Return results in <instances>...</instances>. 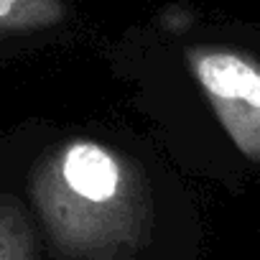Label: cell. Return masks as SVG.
<instances>
[{
    "label": "cell",
    "instance_id": "2",
    "mask_svg": "<svg viewBox=\"0 0 260 260\" xmlns=\"http://www.w3.org/2000/svg\"><path fill=\"white\" fill-rule=\"evenodd\" d=\"M64 179L79 197L105 202L117 191L120 171L105 148L94 143H74L64 156Z\"/></svg>",
    "mask_w": 260,
    "mask_h": 260
},
{
    "label": "cell",
    "instance_id": "1",
    "mask_svg": "<svg viewBox=\"0 0 260 260\" xmlns=\"http://www.w3.org/2000/svg\"><path fill=\"white\" fill-rule=\"evenodd\" d=\"M191 61L232 141L260 161V67L227 51H204Z\"/></svg>",
    "mask_w": 260,
    "mask_h": 260
},
{
    "label": "cell",
    "instance_id": "3",
    "mask_svg": "<svg viewBox=\"0 0 260 260\" xmlns=\"http://www.w3.org/2000/svg\"><path fill=\"white\" fill-rule=\"evenodd\" d=\"M39 0H0V26H28L41 23Z\"/></svg>",
    "mask_w": 260,
    "mask_h": 260
}]
</instances>
